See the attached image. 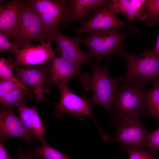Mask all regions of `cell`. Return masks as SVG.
I'll return each instance as SVG.
<instances>
[{"label": "cell", "instance_id": "28", "mask_svg": "<svg viewBox=\"0 0 159 159\" xmlns=\"http://www.w3.org/2000/svg\"><path fill=\"white\" fill-rule=\"evenodd\" d=\"M18 159H33V150L30 148L29 149L28 153L24 154L22 149L19 148L18 150Z\"/></svg>", "mask_w": 159, "mask_h": 159}, {"label": "cell", "instance_id": "12", "mask_svg": "<svg viewBox=\"0 0 159 159\" xmlns=\"http://www.w3.org/2000/svg\"><path fill=\"white\" fill-rule=\"evenodd\" d=\"M17 137L25 140L30 145L37 138L29 131L21 122L19 116L11 107L0 108V139L3 145L10 138Z\"/></svg>", "mask_w": 159, "mask_h": 159}, {"label": "cell", "instance_id": "16", "mask_svg": "<svg viewBox=\"0 0 159 159\" xmlns=\"http://www.w3.org/2000/svg\"><path fill=\"white\" fill-rule=\"evenodd\" d=\"M26 1L16 0L0 6V33L5 35L9 40Z\"/></svg>", "mask_w": 159, "mask_h": 159}, {"label": "cell", "instance_id": "17", "mask_svg": "<svg viewBox=\"0 0 159 159\" xmlns=\"http://www.w3.org/2000/svg\"><path fill=\"white\" fill-rule=\"evenodd\" d=\"M145 0H110V4L113 12L120 13L125 16L132 25V29L136 31L134 21L138 18L145 21L147 17L143 9Z\"/></svg>", "mask_w": 159, "mask_h": 159}, {"label": "cell", "instance_id": "29", "mask_svg": "<svg viewBox=\"0 0 159 159\" xmlns=\"http://www.w3.org/2000/svg\"><path fill=\"white\" fill-rule=\"evenodd\" d=\"M15 156H9L7 154L3 144L0 142V159H12Z\"/></svg>", "mask_w": 159, "mask_h": 159}, {"label": "cell", "instance_id": "10", "mask_svg": "<svg viewBox=\"0 0 159 159\" xmlns=\"http://www.w3.org/2000/svg\"><path fill=\"white\" fill-rule=\"evenodd\" d=\"M56 45L55 53L68 61L77 67L81 69L82 65L92 62V57L88 53H85L80 49L79 44L82 42L79 34L74 37H69L57 31L52 38Z\"/></svg>", "mask_w": 159, "mask_h": 159}, {"label": "cell", "instance_id": "4", "mask_svg": "<svg viewBox=\"0 0 159 159\" xmlns=\"http://www.w3.org/2000/svg\"><path fill=\"white\" fill-rule=\"evenodd\" d=\"M120 28L94 31L82 39V42L87 47L88 53L98 62L117 54L120 55L124 50V42L131 32L127 34L121 32Z\"/></svg>", "mask_w": 159, "mask_h": 159}, {"label": "cell", "instance_id": "6", "mask_svg": "<svg viewBox=\"0 0 159 159\" xmlns=\"http://www.w3.org/2000/svg\"><path fill=\"white\" fill-rule=\"evenodd\" d=\"M116 123V132L106 134L107 142H118L126 148H146L149 132L140 120L139 115L122 119Z\"/></svg>", "mask_w": 159, "mask_h": 159}, {"label": "cell", "instance_id": "13", "mask_svg": "<svg viewBox=\"0 0 159 159\" xmlns=\"http://www.w3.org/2000/svg\"><path fill=\"white\" fill-rule=\"evenodd\" d=\"M51 42L40 45L27 44L19 50L16 60L12 62L13 66L38 65L52 62L56 56L52 47Z\"/></svg>", "mask_w": 159, "mask_h": 159}, {"label": "cell", "instance_id": "19", "mask_svg": "<svg viewBox=\"0 0 159 159\" xmlns=\"http://www.w3.org/2000/svg\"><path fill=\"white\" fill-rule=\"evenodd\" d=\"M151 81L153 87L150 90H147L145 106L142 115L153 117L159 124V80Z\"/></svg>", "mask_w": 159, "mask_h": 159}, {"label": "cell", "instance_id": "2", "mask_svg": "<svg viewBox=\"0 0 159 159\" xmlns=\"http://www.w3.org/2000/svg\"><path fill=\"white\" fill-rule=\"evenodd\" d=\"M126 61V71L123 75L125 81L145 88L148 80H159V56L153 50L137 55L125 50L120 55Z\"/></svg>", "mask_w": 159, "mask_h": 159}, {"label": "cell", "instance_id": "18", "mask_svg": "<svg viewBox=\"0 0 159 159\" xmlns=\"http://www.w3.org/2000/svg\"><path fill=\"white\" fill-rule=\"evenodd\" d=\"M107 0H68L70 11V23L84 21L91 15V12L105 5Z\"/></svg>", "mask_w": 159, "mask_h": 159}, {"label": "cell", "instance_id": "25", "mask_svg": "<svg viewBox=\"0 0 159 159\" xmlns=\"http://www.w3.org/2000/svg\"><path fill=\"white\" fill-rule=\"evenodd\" d=\"M123 150L127 153L129 159H159V155H153L145 148H126Z\"/></svg>", "mask_w": 159, "mask_h": 159}, {"label": "cell", "instance_id": "3", "mask_svg": "<svg viewBox=\"0 0 159 159\" xmlns=\"http://www.w3.org/2000/svg\"><path fill=\"white\" fill-rule=\"evenodd\" d=\"M26 3L39 16L46 42L52 40L59 28L70 23L68 0H29Z\"/></svg>", "mask_w": 159, "mask_h": 159}, {"label": "cell", "instance_id": "31", "mask_svg": "<svg viewBox=\"0 0 159 159\" xmlns=\"http://www.w3.org/2000/svg\"><path fill=\"white\" fill-rule=\"evenodd\" d=\"M33 159H44L42 157L35 153L33 150Z\"/></svg>", "mask_w": 159, "mask_h": 159}, {"label": "cell", "instance_id": "8", "mask_svg": "<svg viewBox=\"0 0 159 159\" xmlns=\"http://www.w3.org/2000/svg\"><path fill=\"white\" fill-rule=\"evenodd\" d=\"M10 40L26 45L32 41L38 42L41 44L47 42L39 16L26 3L11 34Z\"/></svg>", "mask_w": 159, "mask_h": 159}, {"label": "cell", "instance_id": "30", "mask_svg": "<svg viewBox=\"0 0 159 159\" xmlns=\"http://www.w3.org/2000/svg\"><path fill=\"white\" fill-rule=\"evenodd\" d=\"M153 50L156 54L159 56V33L158 36L156 43Z\"/></svg>", "mask_w": 159, "mask_h": 159}, {"label": "cell", "instance_id": "24", "mask_svg": "<svg viewBox=\"0 0 159 159\" xmlns=\"http://www.w3.org/2000/svg\"><path fill=\"white\" fill-rule=\"evenodd\" d=\"M21 43L14 41L10 42L9 40L5 35L0 33V52L5 50L10 52L16 58L19 50L26 46Z\"/></svg>", "mask_w": 159, "mask_h": 159}, {"label": "cell", "instance_id": "26", "mask_svg": "<svg viewBox=\"0 0 159 159\" xmlns=\"http://www.w3.org/2000/svg\"><path fill=\"white\" fill-rule=\"evenodd\" d=\"M146 148L153 155H156L159 150V128L150 132Z\"/></svg>", "mask_w": 159, "mask_h": 159}, {"label": "cell", "instance_id": "7", "mask_svg": "<svg viewBox=\"0 0 159 159\" xmlns=\"http://www.w3.org/2000/svg\"><path fill=\"white\" fill-rule=\"evenodd\" d=\"M60 96L59 104L53 112V115L58 118H61L64 113L70 114L82 121L85 120V116H89L94 121L98 128L102 136L105 133L100 127L93 116L92 99H89L83 94L79 96L72 92L69 88L68 85L59 87Z\"/></svg>", "mask_w": 159, "mask_h": 159}, {"label": "cell", "instance_id": "9", "mask_svg": "<svg viewBox=\"0 0 159 159\" xmlns=\"http://www.w3.org/2000/svg\"><path fill=\"white\" fill-rule=\"evenodd\" d=\"M52 62L33 68L14 66L16 78L24 85H27L32 88L37 103L43 100L49 101L44 94V88L49 76Z\"/></svg>", "mask_w": 159, "mask_h": 159}, {"label": "cell", "instance_id": "21", "mask_svg": "<svg viewBox=\"0 0 159 159\" xmlns=\"http://www.w3.org/2000/svg\"><path fill=\"white\" fill-rule=\"evenodd\" d=\"M34 151L44 159H69L65 153L60 152L49 145L47 142L39 147L33 148Z\"/></svg>", "mask_w": 159, "mask_h": 159}, {"label": "cell", "instance_id": "5", "mask_svg": "<svg viewBox=\"0 0 159 159\" xmlns=\"http://www.w3.org/2000/svg\"><path fill=\"white\" fill-rule=\"evenodd\" d=\"M146 91L126 81L118 86L113 97L112 120L116 123L125 117L139 115L145 107Z\"/></svg>", "mask_w": 159, "mask_h": 159}, {"label": "cell", "instance_id": "1", "mask_svg": "<svg viewBox=\"0 0 159 159\" xmlns=\"http://www.w3.org/2000/svg\"><path fill=\"white\" fill-rule=\"evenodd\" d=\"M108 62L104 66L98 62H92L91 65L92 74L82 73L81 83L86 91L93 93L92 105L98 104L104 107L112 117L114 95L118 84L124 79L123 76L114 77L109 73Z\"/></svg>", "mask_w": 159, "mask_h": 159}, {"label": "cell", "instance_id": "20", "mask_svg": "<svg viewBox=\"0 0 159 159\" xmlns=\"http://www.w3.org/2000/svg\"><path fill=\"white\" fill-rule=\"evenodd\" d=\"M33 91L27 87H19L16 88L0 98V108L12 107L19 101L26 97H31L30 93L31 92H34Z\"/></svg>", "mask_w": 159, "mask_h": 159}, {"label": "cell", "instance_id": "22", "mask_svg": "<svg viewBox=\"0 0 159 159\" xmlns=\"http://www.w3.org/2000/svg\"><path fill=\"white\" fill-rule=\"evenodd\" d=\"M143 9L147 17V26H153L159 21V0H145Z\"/></svg>", "mask_w": 159, "mask_h": 159}, {"label": "cell", "instance_id": "27", "mask_svg": "<svg viewBox=\"0 0 159 159\" xmlns=\"http://www.w3.org/2000/svg\"><path fill=\"white\" fill-rule=\"evenodd\" d=\"M19 87H26L21 83L12 80H0V98Z\"/></svg>", "mask_w": 159, "mask_h": 159}, {"label": "cell", "instance_id": "23", "mask_svg": "<svg viewBox=\"0 0 159 159\" xmlns=\"http://www.w3.org/2000/svg\"><path fill=\"white\" fill-rule=\"evenodd\" d=\"M12 62L2 57L0 59V80H10L21 83L14 75Z\"/></svg>", "mask_w": 159, "mask_h": 159}, {"label": "cell", "instance_id": "11", "mask_svg": "<svg viewBox=\"0 0 159 159\" xmlns=\"http://www.w3.org/2000/svg\"><path fill=\"white\" fill-rule=\"evenodd\" d=\"M110 0L102 7L95 11L88 19L81 22V26L75 32L78 34L124 27L127 24L117 18L112 10Z\"/></svg>", "mask_w": 159, "mask_h": 159}, {"label": "cell", "instance_id": "14", "mask_svg": "<svg viewBox=\"0 0 159 159\" xmlns=\"http://www.w3.org/2000/svg\"><path fill=\"white\" fill-rule=\"evenodd\" d=\"M82 73L81 69L61 57H56L52 62L49 76L44 88V92H50L52 85L59 87L67 85L72 77L80 76Z\"/></svg>", "mask_w": 159, "mask_h": 159}, {"label": "cell", "instance_id": "15", "mask_svg": "<svg viewBox=\"0 0 159 159\" xmlns=\"http://www.w3.org/2000/svg\"><path fill=\"white\" fill-rule=\"evenodd\" d=\"M26 100L27 98L23 99L15 105L18 110L19 118L26 128L34 135L42 143H45V130L36 105H27L26 104Z\"/></svg>", "mask_w": 159, "mask_h": 159}]
</instances>
